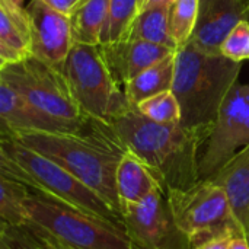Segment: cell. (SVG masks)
Masks as SVG:
<instances>
[{
	"label": "cell",
	"instance_id": "cell-1",
	"mask_svg": "<svg viewBox=\"0 0 249 249\" xmlns=\"http://www.w3.org/2000/svg\"><path fill=\"white\" fill-rule=\"evenodd\" d=\"M107 125L125 150L153 171L165 190H184L200 181V158L213 125L160 124L134 107Z\"/></svg>",
	"mask_w": 249,
	"mask_h": 249
},
{
	"label": "cell",
	"instance_id": "cell-2",
	"mask_svg": "<svg viewBox=\"0 0 249 249\" xmlns=\"http://www.w3.org/2000/svg\"><path fill=\"white\" fill-rule=\"evenodd\" d=\"M1 136H9L53 159L121 214L115 174L127 150L107 124L92 121L82 131H38Z\"/></svg>",
	"mask_w": 249,
	"mask_h": 249
},
{
	"label": "cell",
	"instance_id": "cell-3",
	"mask_svg": "<svg viewBox=\"0 0 249 249\" xmlns=\"http://www.w3.org/2000/svg\"><path fill=\"white\" fill-rule=\"evenodd\" d=\"M241 63L220 53H209L193 44L175 51L172 92L181 105L185 127L213 125L219 109L238 83Z\"/></svg>",
	"mask_w": 249,
	"mask_h": 249
},
{
	"label": "cell",
	"instance_id": "cell-4",
	"mask_svg": "<svg viewBox=\"0 0 249 249\" xmlns=\"http://www.w3.org/2000/svg\"><path fill=\"white\" fill-rule=\"evenodd\" d=\"M0 174L22 182L39 196L123 226L121 214L99 194L53 159L9 136H1L0 142Z\"/></svg>",
	"mask_w": 249,
	"mask_h": 249
},
{
	"label": "cell",
	"instance_id": "cell-5",
	"mask_svg": "<svg viewBox=\"0 0 249 249\" xmlns=\"http://www.w3.org/2000/svg\"><path fill=\"white\" fill-rule=\"evenodd\" d=\"M28 226L39 239H54L74 249H133L125 229L111 220L77 210L39 194L26 203Z\"/></svg>",
	"mask_w": 249,
	"mask_h": 249
},
{
	"label": "cell",
	"instance_id": "cell-6",
	"mask_svg": "<svg viewBox=\"0 0 249 249\" xmlns=\"http://www.w3.org/2000/svg\"><path fill=\"white\" fill-rule=\"evenodd\" d=\"M63 73L83 114L108 124L133 108L109 70L99 45L74 42Z\"/></svg>",
	"mask_w": 249,
	"mask_h": 249
},
{
	"label": "cell",
	"instance_id": "cell-7",
	"mask_svg": "<svg viewBox=\"0 0 249 249\" xmlns=\"http://www.w3.org/2000/svg\"><path fill=\"white\" fill-rule=\"evenodd\" d=\"M0 79L35 108L76 131L85 130L93 121L80 109L64 73L34 55L15 64L0 66Z\"/></svg>",
	"mask_w": 249,
	"mask_h": 249
},
{
	"label": "cell",
	"instance_id": "cell-8",
	"mask_svg": "<svg viewBox=\"0 0 249 249\" xmlns=\"http://www.w3.org/2000/svg\"><path fill=\"white\" fill-rule=\"evenodd\" d=\"M166 196L174 219L191 248L231 231H241L226 193L212 178L190 188L166 190Z\"/></svg>",
	"mask_w": 249,
	"mask_h": 249
},
{
	"label": "cell",
	"instance_id": "cell-9",
	"mask_svg": "<svg viewBox=\"0 0 249 249\" xmlns=\"http://www.w3.org/2000/svg\"><path fill=\"white\" fill-rule=\"evenodd\" d=\"M249 146V83H236L223 101L200 158V181L217 174Z\"/></svg>",
	"mask_w": 249,
	"mask_h": 249
},
{
	"label": "cell",
	"instance_id": "cell-10",
	"mask_svg": "<svg viewBox=\"0 0 249 249\" xmlns=\"http://www.w3.org/2000/svg\"><path fill=\"white\" fill-rule=\"evenodd\" d=\"M123 226L139 249H193L179 231L165 188L153 191L146 200L121 209Z\"/></svg>",
	"mask_w": 249,
	"mask_h": 249
},
{
	"label": "cell",
	"instance_id": "cell-11",
	"mask_svg": "<svg viewBox=\"0 0 249 249\" xmlns=\"http://www.w3.org/2000/svg\"><path fill=\"white\" fill-rule=\"evenodd\" d=\"M32 34V55L63 71L73 47L69 15H64L42 0H31L25 7Z\"/></svg>",
	"mask_w": 249,
	"mask_h": 249
},
{
	"label": "cell",
	"instance_id": "cell-12",
	"mask_svg": "<svg viewBox=\"0 0 249 249\" xmlns=\"http://www.w3.org/2000/svg\"><path fill=\"white\" fill-rule=\"evenodd\" d=\"M245 19L249 20V6L242 0H200L190 44L209 53H220L226 36Z\"/></svg>",
	"mask_w": 249,
	"mask_h": 249
},
{
	"label": "cell",
	"instance_id": "cell-13",
	"mask_svg": "<svg viewBox=\"0 0 249 249\" xmlns=\"http://www.w3.org/2000/svg\"><path fill=\"white\" fill-rule=\"evenodd\" d=\"M99 47L118 85L128 83L155 63L175 53V50L168 47L131 36L109 45Z\"/></svg>",
	"mask_w": 249,
	"mask_h": 249
},
{
	"label": "cell",
	"instance_id": "cell-14",
	"mask_svg": "<svg viewBox=\"0 0 249 249\" xmlns=\"http://www.w3.org/2000/svg\"><path fill=\"white\" fill-rule=\"evenodd\" d=\"M0 120L1 134L76 131L35 108L3 79H0Z\"/></svg>",
	"mask_w": 249,
	"mask_h": 249
},
{
	"label": "cell",
	"instance_id": "cell-15",
	"mask_svg": "<svg viewBox=\"0 0 249 249\" xmlns=\"http://www.w3.org/2000/svg\"><path fill=\"white\" fill-rule=\"evenodd\" d=\"M32 55L31 22L23 6L0 0V66L15 64Z\"/></svg>",
	"mask_w": 249,
	"mask_h": 249
},
{
	"label": "cell",
	"instance_id": "cell-16",
	"mask_svg": "<svg viewBox=\"0 0 249 249\" xmlns=\"http://www.w3.org/2000/svg\"><path fill=\"white\" fill-rule=\"evenodd\" d=\"M226 193L239 229L249 233V146L241 149L217 174L212 177Z\"/></svg>",
	"mask_w": 249,
	"mask_h": 249
},
{
	"label": "cell",
	"instance_id": "cell-17",
	"mask_svg": "<svg viewBox=\"0 0 249 249\" xmlns=\"http://www.w3.org/2000/svg\"><path fill=\"white\" fill-rule=\"evenodd\" d=\"M115 188L120 209L146 200L153 191L163 188L153 171L134 153L125 152L115 174Z\"/></svg>",
	"mask_w": 249,
	"mask_h": 249
},
{
	"label": "cell",
	"instance_id": "cell-18",
	"mask_svg": "<svg viewBox=\"0 0 249 249\" xmlns=\"http://www.w3.org/2000/svg\"><path fill=\"white\" fill-rule=\"evenodd\" d=\"M175 77V53L155 63L124 85V93L133 107L160 92L172 90Z\"/></svg>",
	"mask_w": 249,
	"mask_h": 249
},
{
	"label": "cell",
	"instance_id": "cell-19",
	"mask_svg": "<svg viewBox=\"0 0 249 249\" xmlns=\"http://www.w3.org/2000/svg\"><path fill=\"white\" fill-rule=\"evenodd\" d=\"M109 0H79L69 15L73 42L99 45Z\"/></svg>",
	"mask_w": 249,
	"mask_h": 249
},
{
	"label": "cell",
	"instance_id": "cell-20",
	"mask_svg": "<svg viewBox=\"0 0 249 249\" xmlns=\"http://www.w3.org/2000/svg\"><path fill=\"white\" fill-rule=\"evenodd\" d=\"M169 9L171 3H159L140 10L130 28L128 36L144 39L177 51L178 48L169 29Z\"/></svg>",
	"mask_w": 249,
	"mask_h": 249
},
{
	"label": "cell",
	"instance_id": "cell-21",
	"mask_svg": "<svg viewBox=\"0 0 249 249\" xmlns=\"http://www.w3.org/2000/svg\"><path fill=\"white\" fill-rule=\"evenodd\" d=\"M29 188L22 182L0 174V217L1 228L25 229L28 226Z\"/></svg>",
	"mask_w": 249,
	"mask_h": 249
},
{
	"label": "cell",
	"instance_id": "cell-22",
	"mask_svg": "<svg viewBox=\"0 0 249 249\" xmlns=\"http://www.w3.org/2000/svg\"><path fill=\"white\" fill-rule=\"evenodd\" d=\"M139 13L140 0H109L108 16L99 45H109L127 38Z\"/></svg>",
	"mask_w": 249,
	"mask_h": 249
},
{
	"label": "cell",
	"instance_id": "cell-23",
	"mask_svg": "<svg viewBox=\"0 0 249 249\" xmlns=\"http://www.w3.org/2000/svg\"><path fill=\"white\" fill-rule=\"evenodd\" d=\"M200 0H175L169 9V29L177 48L190 42L198 18Z\"/></svg>",
	"mask_w": 249,
	"mask_h": 249
},
{
	"label": "cell",
	"instance_id": "cell-24",
	"mask_svg": "<svg viewBox=\"0 0 249 249\" xmlns=\"http://www.w3.org/2000/svg\"><path fill=\"white\" fill-rule=\"evenodd\" d=\"M146 118L160 124L181 123V105L172 90L153 95L134 107Z\"/></svg>",
	"mask_w": 249,
	"mask_h": 249
},
{
	"label": "cell",
	"instance_id": "cell-25",
	"mask_svg": "<svg viewBox=\"0 0 249 249\" xmlns=\"http://www.w3.org/2000/svg\"><path fill=\"white\" fill-rule=\"evenodd\" d=\"M220 54L238 63L249 60V20H241L231 31L220 47Z\"/></svg>",
	"mask_w": 249,
	"mask_h": 249
},
{
	"label": "cell",
	"instance_id": "cell-26",
	"mask_svg": "<svg viewBox=\"0 0 249 249\" xmlns=\"http://www.w3.org/2000/svg\"><path fill=\"white\" fill-rule=\"evenodd\" d=\"M238 232V231H231L228 233H223V235H219V236H214L209 241H204L201 244H198L197 247H194L193 249H229V241H231V236Z\"/></svg>",
	"mask_w": 249,
	"mask_h": 249
},
{
	"label": "cell",
	"instance_id": "cell-27",
	"mask_svg": "<svg viewBox=\"0 0 249 249\" xmlns=\"http://www.w3.org/2000/svg\"><path fill=\"white\" fill-rule=\"evenodd\" d=\"M42 1L64 15H70L73 7L79 3V0H42Z\"/></svg>",
	"mask_w": 249,
	"mask_h": 249
},
{
	"label": "cell",
	"instance_id": "cell-28",
	"mask_svg": "<svg viewBox=\"0 0 249 249\" xmlns=\"http://www.w3.org/2000/svg\"><path fill=\"white\" fill-rule=\"evenodd\" d=\"M229 249H249V241L247 235L241 231L235 232L231 236L229 241Z\"/></svg>",
	"mask_w": 249,
	"mask_h": 249
},
{
	"label": "cell",
	"instance_id": "cell-29",
	"mask_svg": "<svg viewBox=\"0 0 249 249\" xmlns=\"http://www.w3.org/2000/svg\"><path fill=\"white\" fill-rule=\"evenodd\" d=\"M42 241L47 244V247L50 249H74L71 248V247H69V245H66V244H63V242L54 241V239H47V238H44Z\"/></svg>",
	"mask_w": 249,
	"mask_h": 249
},
{
	"label": "cell",
	"instance_id": "cell-30",
	"mask_svg": "<svg viewBox=\"0 0 249 249\" xmlns=\"http://www.w3.org/2000/svg\"><path fill=\"white\" fill-rule=\"evenodd\" d=\"M175 0H140V10L153 6V4H159V3H172Z\"/></svg>",
	"mask_w": 249,
	"mask_h": 249
},
{
	"label": "cell",
	"instance_id": "cell-31",
	"mask_svg": "<svg viewBox=\"0 0 249 249\" xmlns=\"http://www.w3.org/2000/svg\"><path fill=\"white\" fill-rule=\"evenodd\" d=\"M12 1H15L16 4H20V6H23V0H12Z\"/></svg>",
	"mask_w": 249,
	"mask_h": 249
},
{
	"label": "cell",
	"instance_id": "cell-32",
	"mask_svg": "<svg viewBox=\"0 0 249 249\" xmlns=\"http://www.w3.org/2000/svg\"><path fill=\"white\" fill-rule=\"evenodd\" d=\"M242 1H244V3H247V4L249 6V0H242Z\"/></svg>",
	"mask_w": 249,
	"mask_h": 249
},
{
	"label": "cell",
	"instance_id": "cell-33",
	"mask_svg": "<svg viewBox=\"0 0 249 249\" xmlns=\"http://www.w3.org/2000/svg\"><path fill=\"white\" fill-rule=\"evenodd\" d=\"M247 238H248V241H249V233H248V235H247Z\"/></svg>",
	"mask_w": 249,
	"mask_h": 249
},
{
	"label": "cell",
	"instance_id": "cell-34",
	"mask_svg": "<svg viewBox=\"0 0 249 249\" xmlns=\"http://www.w3.org/2000/svg\"><path fill=\"white\" fill-rule=\"evenodd\" d=\"M32 249H42V248H32Z\"/></svg>",
	"mask_w": 249,
	"mask_h": 249
},
{
	"label": "cell",
	"instance_id": "cell-35",
	"mask_svg": "<svg viewBox=\"0 0 249 249\" xmlns=\"http://www.w3.org/2000/svg\"><path fill=\"white\" fill-rule=\"evenodd\" d=\"M133 249H139V248H136V247H134V248H133Z\"/></svg>",
	"mask_w": 249,
	"mask_h": 249
}]
</instances>
